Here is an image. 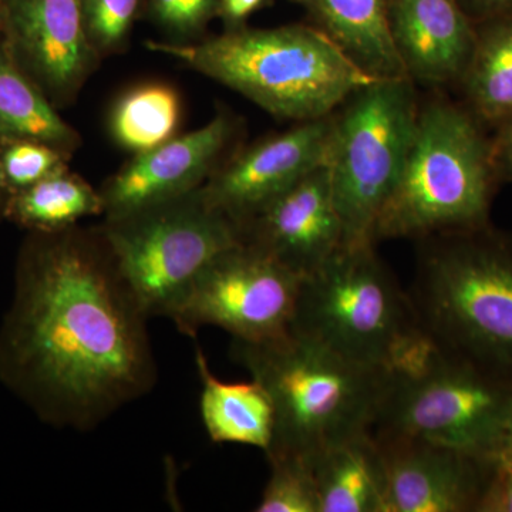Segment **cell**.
<instances>
[{
    "label": "cell",
    "instance_id": "d6986e66",
    "mask_svg": "<svg viewBox=\"0 0 512 512\" xmlns=\"http://www.w3.org/2000/svg\"><path fill=\"white\" fill-rule=\"evenodd\" d=\"M326 33L373 79L407 77L394 47L389 0H312Z\"/></svg>",
    "mask_w": 512,
    "mask_h": 512
},
{
    "label": "cell",
    "instance_id": "2e32d148",
    "mask_svg": "<svg viewBox=\"0 0 512 512\" xmlns=\"http://www.w3.org/2000/svg\"><path fill=\"white\" fill-rule=\"evenodd\" d=\"M389 23L410 80L446 84L463 77L477 32L460 0H389Z\"/></svg>",
    "mask_w": 512,
    "mask_h": 512
},
{
    "label": "cell",
    "instance_id": "836d02e7",
    "mask_svg": "<svg viewBox=\"0 0 512 512\" xmlns=\"http://www.w3.org/2000/svg\"><path fill=\"white\" fill-rule=\"evenodd\" d=\"M2 28H3V3L0 0V37H2Z\"/></svg>",
    "mask_w": 512,
    "mask_h": 512
},
{
    "label": "cell",
    "instance_id": "cb8c5ba5",
    "mask_svg": "<svg viewBox=\"0 0 512 512\" xmlns=\"http://www.w3.org/2000/svg\"><path fill=\"white\" fill-rule=\"evenodd\" d=\"M271 474L256 512H320L315 467L296 454H268Z\"/></svg>",
    "mask_w": 512,
    "mask_h": 512
},
{
    "label": "cell",
    "instance_id": "4fadbf2b",
    "mask_svg": "<svg viewBox=\"0 0 512 512\" xmlns=\"http://www.w3.org/2000/svg\"><path fill=\"white\" fill-rule=\"evenodd\" d=\"M235 123L217 113L205 126L136 154L99 188L103 218L120 217L201 188L227 158Z\"/></svg>",
    "mask_w": 512,
    "mask_h": 512
},
{
    "label": "cell",
    "instance_id": "8992f818",
    "mask_svg": "<svg viewBox=\"0 0 512 512\" xmlns=\"http://www.w3.org/2000/svg\"><path fill=\"white\" fill-rule=\"evenodd\" d=\"M291 330L387 372L412 362L431 342L375 244L342 245L302 278Z\"/></svg>",
    "mask_w": 512,
    "mask_h": 512
},
{
    "label": "cell",
    "instance_id": "7a4b0ae2",
    "mask_svg": "<svg viewBox=\"0 0 512 512\" xmlns=\"http://www.w3.org/2000/svg\"><path fill=\"white\" fill-rule=\"evenodd\" d=\"M144 46L234 90L276 119L298 123L330 116L376 80L322 29L303 25L244 26L198 42L148 40Z\"/></svg>",
    "mask_w": 512,
    "mask_h": 512
},
{
    "label": "cell",
    "instance_id": "484cf974",
    "mask_svg": "<svg viewBox=\"0 0 512 512\" xmlns=\"http://www.w3.org/2000/svg\"><path fill=\"white\" fill-rule=\"evenodd\" d=\"M70 158L42 141H12L0 146V180L12 195L69 167Z\"/></svg>",
    "mask_w": 512,
    "mask_h": 512
},
{
    "label": "cell",
    "instance_id": "4316f807",
    "mask_svg": "<svg viewBox=\"0 0 512 512\" xmlns=\"http://www.w3.org/2000/svg\"><path fill=\"white\" fill-rule=\"evenodd\" d=\"M144 10L165 42L192 43L217 18L218 0H146Z\"/></svg>",
    "mask_w": 512,
    "mask_h": 512
},
{
    "label": "cell",
    "instance_id": "5bb4252c",
    "mask_svg": "<svg viewBox=\"0 0 512 512\" xmlns=\"http://www.w3.org/2000/svg\"><path fill=\"white\" fill-rule=\"evenodd\" d=\"M387 512H478L494 456L419 440H375Z\"/></svg>",
    "mask_w": 512,
    "mask_h": 512
},
{
    "label": "cell",
    "instance_id": "603a6c76",
    "mask_svg": "<svg viewBox=\"0 0 512 512\" xmlns=\"http://www.w3.org/2000/svg\"><path fill=\"white\" fill-rule=\"evenodd\" d=\"M461 79L480 119L501 126L512 120V13L495 18L477 33Z\"/></svg>",
    "mask_w": 512,
    "mask_h": 512
},
{
    "label": "cell",
    "instance_id": "30bf717a",
    "mask_svg": "<svg viewBox=\"0 0 512 512\" xmlns=\"http://www.w3.org/2000/svg\"><path fill=\"white\" fill-rule=\"evenodd\" d=\"M302 276L242 241L205 266L171 320L194 338L204 326L232 339L262 342L291 329Z\"/></svg>",
    "mask_w": 512,
    "mask_h": 512
},
{
    "label": "cell",
    "instance_id": "3957f363",
    "mask_svg": "<svg viewBox=\"0 0 512 512\" xmlns=\"http://www.w3.org/2000/svg\"><path fill=\"white\" fill-rule=\"evenodd\" d=\"M231 357L274 404V441L266 456L312 461L339 441L369 433L389 373L350 362L291 329L262 342L232 339Z\"/></svg>",
    "mask_w": 512,
    "mask_h": 512
},
{
    "label": "cell",
    "instance_id": "277c9868",
    "mask_svg": "<svg viewBox=\"0 0 512 512\" xmlns=\"http://www.w3.org/2000/svg\"><path fill=\"white\" fill-rule=\"evenodd\" d=\"M409 293L440 346L512 380V241L488 228L443 234Z\"/></svg>",
    "mask_w": 512,
    "mask_h": 512
},
{
    "label": "cell",
    "instance_id": "f546056e",
    "mask_svg": "<svg viewBox=\"0 0 512 512\" xmlns=\"http://www.w3.org/2000/svg\"><path fill=\"white\" fill-rule=\"evenodd\" d=\"M494 156L497 168L503 167L512 177V120L501 127L500 136L494 143Z\"/></svg>",
    "mask_w": 512,
    "mask_h": 512
},
{
    "label": "cell",
    "instance_id": "ffe728a7",
    "mask_svg": "<svg viewBox=\"0 0 512 512\" xmlns=\"http://www.w3.org/2000/svg\"><path fill=\"white\" fill-rule=\"evenodd\" d=\"M19 140L42 141L69 157L82 146L79 131L19 69L0 39V146Z\"/></svg>",
    "mask_w": 512,
    "mask_h": 512
},
{
    "label": "cell",
    "instance_id": "7c38bea8",
    "mask_svg": "<svg viewBox=\"0 0 512 512\" xmlns=\"http://www.w3.org/2000/svg\"><path fill=\"white\" fill-rule=\"evenodd\" d=\"M335 117L301 121L256 141L224 163L202 185L212 207L244 228L279 195L326 164Z\"/></svg>",
    "mask_w": 512,
    "mask_h": 512
},
{
    "label": "cell",
    "instance_id": "52a82bcc",
    "mask_svg": "<svg viewBox=\"0 0 512 512\" xmlns=\"http://www.w3.org/2000/svg\"><path fill=\"white\" fill-rule=\"evenodd\" d=\"M512 380L433 342L387 373L370 436L494 456L507 446Z\"/></svg>",
    "mask_w": 512,
    "mask_h": 512
},
{
    "label": "cell",
    "instance_id": "d4e9b609",
    "mask_svg": "<svg viewBox=\"0 0 512 512\" xmlns=\"http://www.w3.org/2000/svg\"><path fill=\"white\" fill-rule=\"evenodd\" d=\"M146 0H82L84 30L101 60L127 49L131 29Z\"/></svg>",
    "mask_w": 512,
    "mask_h": 512
},
{
    "label": "cell",
    "instance_id": "f1b7e54d",
    "mask_svg": "<svg viewBox=\"0 0 512 512\" xmlns=\"http://www.w3.org/2000/svg\"><path fill=\"white\" fill-rule=\"evenodd\" d=\"M268 0H218L217 18L224 23L225 30H234L247 26V20Z\"/></svg>",
    "mask_w": 512,
    "mask_h": 512
},
{
    "label": "cell",
    "instance_id": "4dcf8cb0",
    "mask_svg": "<svg viewBox=\"0 0 512 512\" xmlns=\"http://www.w3.org/2000/svg\"><path fill=\"white\" fill-rule=\"evenodd\" d=\"M463 2L477 15L488 16V18H500L512 13V0H463Z\"/></svg>",
    "mask_w": 512,
    "mask_h": 512
},
{
    "label": "cell",
    "instance_id": "8fae6325",
    "mask_svg": "<svg viewBox=\"0 0 512 512\" xmlns=\"http://www.w3.org/2000/svg\"><path fill=\"white\" fill-rule=\"evenodd\" d=\"M3 45L57 110L72 106L100 66L82 0H2Z\"/></svg>",
    "mask_w": 512,
    "mask_h": 512
},
{
    "label": "cell",
    "instance_id": "5b68a950",
    "mask_svg": "<svg viewBox=\"0 0 512 512\" xmlns=\"http://www.w3.org/2000/svg\"><path fill=\"white\" fill-rule=\"evenodd\" d=\"M497 171L494 144L477 121L451 104H430L419 111L406 164L377 221L375 241L487 227Z\"/></svg>",
    "mask_w": 512,
    "mask_h": 512
},
{
    "label": "cell",
    "instance_id": "6da1fadb",
    "mask_svg": "<svg viewBox=\"0 0 512 512\" xmlns=\"http://www.w3.org/2000/svg\"><path fill=\"white\" fill-rule=\"evenodd\" d=\"M147 322L100 227L29 232L0 328V382L45 423L93 430L156 386Z\"/></svg>",
    "mask_w": 512,
    "mask_h": 512
},
{
    "label": "cell",
    "instance_id": "ac0fdd59",
    "mask_svg": "<svg viewBox=\"0 0 512 512\" xmlns=\"http://www.w3.org/2000/svg\"><path fill=\"white\" fill-rule=\"evenodd\" d=\"M313 467L320 512H387L382 451L370 433L326 448Z\"/></svg>",
    "mask_w": 512,
    "mask_h": 512
},
{
    "label": "cell",
    "instance_id": "7402d4cb",
    "mask_svg": "<svg viewBox=\"0 0 512 512\" xmlns=\"http://www.w3.org/2000/svg\"><path fill=\"white\" fill-rule=\"evenodd\" d=\"M181 97L170 84L143 83L114 101L109 131L114 143L128 153H146L177 136Z\"/></svg>",
    "mask_w": 512,
    "mask_h": 512
},
{
    "label": "cell",
    "instance_id": "9a60e30c",
    "mask_svg": "<svg viewBox=\"0 0 512 512\" xmlns=\"http://www.w3.org/2000/svg\"><path fill=\"white\" fill-rule=\"evenodd\" d=\"M242 241L274 256L302 278L343 244L328 167L316 168L242 228Z\"/></svg>",
    "mask_w": 512,
    "mask_h": 512
},
{
    "label": "cell",
    "instance_id": "9c48e42d",
    "mask_svg": "<svg viewBox=\"0 0 512 512\" xmlns=\"http://www.w3.org/2000/svg\"><path fill=\"white\" fill-rule=\"evenodd\" d=\"M409 77L376 79L335 117L328 167L342 245L375 244L377 221L399 181L416 131Z\"/></svg>",
    "mask_w": 512,
    "mask_h": 512
},
{
    "label": "cell",
    "instance_id": "83f0119b",
    "mask_svg": "<svg viewBox=\"0 0 512 512\" xmlns=\"http://www.w3.org/2000/svg\"><path fill=\"white\" fill-rule=\"evenodd\" d=\"M478 512H512V450L495 454L490 478Z\"/></svg>",
    "mask_w": 512,
    "mask_h": 512
},
{
    "label": "cell",
    "instance_id": "d6a6232c",
    "mask_svg": "<svg viewBox=\"0 0 512 512\" xmlns=\"http://www.w3.org/2000/svg\"><path fill=\"white\" fill-rule=\"evenodd\" d=\"M507 447H510L512 450V412L510 417V424H508Z\"/></svg>",
    "mask_w": 512,
    "mask_h": 512
},
{
    "label": "cell",
    "instance_id": "e575fe53",
    "mask_svg": "<svg viewBox=\"0 0 512 512\" xmlns=\"http://www.w3.org/2000/svg\"><path fill=\"white\" fill-rule=\"evenodd\" d=\"M295 2L302 3V5L308 6V8H311L312 0H295Z\"/></svg>",
    "mask_w": 512,
    "mask_h": 512
},
{
    "label": "cell",
    "instance_id": "ba28073f",
    "mask_svg": "<svg viewBox=\"0 0 512 512\" xmlns=\"http://www.w3.org/2000/svg\"><path fill=\"white\" fill-rule=\"evenodd\" d=\"M121 278L147 318L170 319L212 259L242 242L201 188L99 225Z\"/></svg>",
    "mask_w": 512,
    "mask_h": 512
},
{
    "label": "cell",
    "instance_id": "1f68e13d",
    "mask_svg": "<svg viewBox=\"0 0 512 512\" xmlns=\"http://www.w3.org/2000/svg\"><path fill=\"white\" fill-rule=\"evenodd\" d=\"M9 192L0 180V221L6 220V207H8Z\"/></svg>",
    "mask_w": 512,
    "mask_h": 512
},
{
    "label": "cell",
    "instance_id": "44dd1931",
    "mask_svg": "<svg viewBox=\"0 0 512 512\" xmlns=\"http://www.w3.org/2000/svg\"><path fill=\"white\" fill-rule=\"evenodd\" d=\"M103 212L100 191L67 167L9 195L6 220L29 232H57Z\"/></svg>",
    "mask_w": 512,
    "mask_h": 512
},
{
    "label": "cell",
    "instance_id": "e0dca14e",
    "mask_svg": "<svg viewBox=\"0 0 512 512\" xmlns=\"http://www.w3.org/2000/svg\"><path fill=\"white\" fill-rule=\"evenodd\" d=\"M195 363L202 384V424L211 441L256 447L266 453L274 441L275 409L265 387L252 377L235 383L218 379L200 346L195 349Z\"/></svg>",
    "mask_w": 512,
    "mask_h": 512
}]
</instances>
